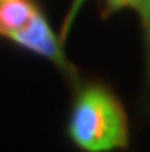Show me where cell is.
I'll return each instance as SVG.
<instances>
[{
	"mask_svg": "<svg viewBox=\"0 0 150 152\" xmlns=\"http://www.w3.org/2000/svg\"><path fill=\"white\" fill-rule=\"evenodd\" d=\"M107 4H109V10L125 8V6L135 8L140 14L144 27H146V33H148V39H150V0H107Z\"/></svg>",
	"mask_w": 150,
	"mask_h": 152,
	"instance_id": "obj_4",
	"label": "cell"
},
{
	"mask_svg": "<svg viewBox=\"0 0 150 152\" xmlns=\"http://www.w3.org/2000/svg\"><path fill=\"white\" fill-rule=\"evenodd\" d=\"M84 4V0H74V6L70 8V12H68V18H66V22H64V29H62V37H66V33H68V27H70V23H72V20L76 18V12L80 10V6Z\"/></svg>",
	"mask_w": 150,
	"mask_h": 152,
	"instance_id": "obj_5",
	"label": "cell"
},
{
	"mask_svg": "<svg viewBox=\"0 0 150 152\" xmlns=\"http://www.w3.org/2000/svg\"><path fill=\"white\" fill-rule=\"evenodd\" d=\"M68 134L88 152H107L127 146V117L121 103L102 86L84 88L72 107Z\"/></svg>",
	"mask_w": 150,
	"mask_h": 152,
	"instance_id": "obj_1",
	"label": "cell"
},
{
	"mask_svg": "<svg viewBox=\"0 0 150 152\" xmlns=\"http://www.w3.org/2000/svg\"><path fill=\"white\" fill-rule=\"evenodd\" d=\"M39 12L33 0H0V35L10 39L26 29Z\"/></svg>",
	"mask_w": 150,
	"mask_h": 152,
	"instance_id": "obj_3",
	"label": "cell"
},
{
	"mask_svg": "<svg viewBox=\"0 0 150 152\" xmlns=\"http://www.w3.org/2000/svg\"><path fill=\"white\" fill-rule=\"evenodd\" d=\"M10 39L16 41L18 45H22V47H26V49L33 51V53L41 55V57L49 58V61H53L55 64H59V66H61L62 70H66L68 74H74L72 64L66 61L64 53H62L61 41L55 37L51 26L47 23V20H45V16L41 12L33 18V22H31L26 29H22L20 33L12 35Z\"/></svg>",
	"mask_w": 150,
	"mask_h": 152,
	"instance_id": "obj_2",
	"label": "cell"
}]
</instances>
